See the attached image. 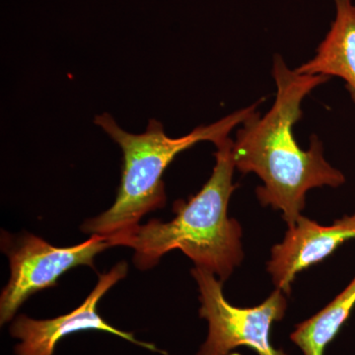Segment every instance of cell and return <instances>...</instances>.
<instances>
[{
  "label": "cell",
  "mask_w": 355,
  "mask_h": 355,
  "mask_svg": "<svg viewBox=\"0 0 355 355\" xmlns=\"http://www.w3.org/2000/svg\"><path fill=\"white\" fill-rule=\"evenodd\" d=\"M259 102L239 110L209 125H200L184 137H167L164 128L156 120L149 121L146 132L135 135L119 127L113 116L103 114L95 123L108 133L123 153L121 186L114 205L107 211L84 222L81 230L107 238L112 247L123 236L139 225L148 212L165 207L163 174L175 157L200 141L218 146L229 137L237 125H243L257 112Z\"/></svg>",
  "instance_id": "obj_3"
},
{
  "label": "cell",
  "mask_w": 355,
  "mask_h": 355,
  "mask_svg": "<svg viewBox=\"0 0 355 355\" xmlns=\"http://www.w3.org/2000/svg\"><path fill=\"white\" fill-rule=\"evenodd\" d=\"M355 306V277L345 291L314 316L296 324L291 342L303 355H324Z\"/></svg>",
  "instance_id": "obj_9"
},
{
  "label": "cell",
  "mask_w": 355,
  "mask_h": 355,
  "mask_svg": "<svg viewBox=\"0 0 355 355\" xmlns=\"http://www.w3.org/2000/svg\"><path fill=\"white\" fill-rule=\"evenodd\" d=\"M200 289V316L209 324V333L197 355H232L240 347L253 349L258 355H287L270 343V329L284 319L287 301L284 292L275 289L261 305L239 308L226 300L223 282L205 268L191 270Z\"/></svg>",
  "instance_id": "obj_4"
},
{
  "label": "cell",
  "mask_w": 355,
  "mask_h": 355,
  "mask_svg": "<svg viewBox=\"0 0 355 355\" xmlns=\"http://www.w3.org/2000/svg\"><path fill=\"white\" fill-rule=\"evenodd\" d=\"M110 247L109 240L99 235L76 246L60 248L32 234L21 236L6 246L11 275L0 297V324L11 323L30 296L57 286L58 279L71 268H94L95 257Z\"/></svg>",
  "instance_id": "obj_5"
},
{
  "label": "cell",
  "mask_w": 355,
  "mask_h": 355,
  "mask_svg": "<svg viewBox=\"0 0 355 355\" xmlns=\"http://www.w3.org/2000/svg\"><path fill=\"white\" fill-rule=\"evenodd\" d=\"M128 263L121 261L108 273L100 275L97 286L85 301L67 315L48 320H36L19 315L11 322L10 336L18 340L14 347L15 355H53L58 343L72 334L84 331H101L139 345L151 352L169 355L153 345L140 342L132 333L119 330L105 321L98 313L97 305L109 289L125 279Z\"/></svg>",
  "instance_id": "obj_6"
},
{
  "label": "cell",
  "mask_w": 355,
  "mask_h": 355,
  "mask_svg": "<svg viewBox=\"0 0 355 355\" xmlns=\"http://www.w3.org/2000/svg\"><path fill=\"white\" fill-rule=\"evenodd\" d=\"M230 137L216 146V166L211 177L197 195L188 202L174 203L173 220L153 219L137 226L114 242V246L135 250L133 263L139 270H150L164 254L179 249L196 266L218 275L222 282L229 279L243 261L242 227L228 217V205L234 193L235 164Z\"/></svg>",
  "instance_id": "obj_2"
},
{
  "label": "cell",
  "mask_w": 355,
  "mask_h": 355,
  "mask_svg": "<svg viewBox=\"0 0 355 355\" xmlns=\"http://www.w3.org/2000/svg\"><path fill=\"white\" fill-rule=\"evenodd\" d=\"M355 239V214L343 216L331 226L300 216L284 236V241L272 249L268 272L277 289L291 291L296 275L311 266L323 261L343 243Z\"/></svg>",
  "instance_id": "obj_7"
},
{
  "label": "cell",
  "mask_w": 355,
  "mask_h": 355,
  "mask_svg": "<svg viewBox=\"0 0 355 355\" xmlns=\"http://www.w3.org/2000/svg\"><path fill=\"white\" fill-rule=\"evenodd\" d=\"M272 74L275 101L263 118L256 112L243 123L233 142L232 156L240 172L254 173L263 181V186L257 188L261 205L282 210L292 227L302 216L308 191L324 186L336 188L345 184V178L327 162L316 135L311 137L309 149L303 150L293 133L306 96L330 78L297 73L279 55L273 60Z\"/></svg>",
  "instance_id": "obj_1"
},
{
  "label": "cell",
  "mask_w": 355,
  "mask_h": 355,
  "mask_svg": "<svg viewBox=\"0 0 355 355\" xmlns=\"http://www.w3.org/2000/svg\"><path fill=\"white\" fill-rule=\"evenodd\" d=\"M336 20L316 55L295 70L309 76L340 77L355 103V6L350 0H335Z\"/></svg>",
  "instance_id": "obj_8"
}]
</instances>
